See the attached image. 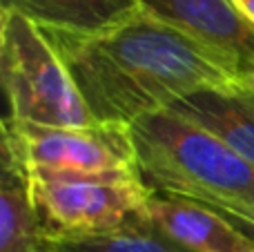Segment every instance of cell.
I'll use <instances>...</instances> for the list:
<instances>
[{
	"label": "cell",
	"instance_id": "8",
	"mask_svg": "<svg viewBox=\"0 0 254 252\" xmlns=\"http://www.w3.org/2000/svg\"><path fill=\"white\" fill-rule=\"evenodd\" d=\"M0 252H58V237L36 208L25 165L0 147Z\"/></svg>",
	"mask_w": 254,
	"mask_h": 252
},
{
	"label": "cell",
	"instance_id": "10",
	"mask_svg": "<svg viewBox=\"0 0 254 252\" xmlns=\"http://www.w3.org/2000/svg\"><path fill=\"white\" fill-rule=\"evenodd\" d=\"M179 116L210 129L243 161L254 165V112L230 92L205 89L181 98L170 107Z\"/></svg>",
	"mask_w": 254,
	"mask_h": 252
},
{
	"label": "cell",
	"instance_id": "5",
	"mask_svg": "<svg viewBox=\"0 0 254 252\" xmlns=\"http://www.w3.org/2000/svg\"><path fill=\"white\" fill-rule=\"evenodd\" d=\"M0 147L9 150L25 170L119 172L138 170L129 125L94 123L85 127H52L2 119Z\"/></svg>",
	"mask_w": 254,
	"mask_h": 252
},
{
	"label": "cell",
	"instance_id": "14",
	"mask_svg": "<svg viewBox=\"0 0 254 252\" xmlns=\"http://www.w3.org/2000/svg\"><path fill=\"white\" fill-rule=\"evenodd\" d=\"M232 2L239 9V13L254 25V0H232Z\"/></svg>",
	"mask_w": 254,
	"mask_h": 252
},
{
	"label": "cell",
	"instance_id": "9",
	"mask_svg": "<svg viewBox=\"0 0 254 252\" xmlns=\"http://www.w3.org/2000/svg\"><path fill=\"white\" fill-rule=\"evenodd\" d=\"M0 9L27 16L45 31L96 34L138 11L136 0H0Z\"/></svg>",
	"mask_w": 254,
	"mask_h": 252
},
{
	"label": "cell",
	"instance_id": "4",
	"mask_svg": "<svg viewBox=\"0 0 254 252\" xmlns=\"http://www.w3.org/2000/svg\"><path fill=\"white\" fill-rule=\"evenodd\" d=\"M36 208L56 237H85L145 226L154 190L138 170H27Z\"/></svg>",
	"mask_w": 254,
	"mask_h": 252
},
{
	"label": "cell",
	"instance_id": "1",
	"mask_svg": "<svg viewBox=\"0 0 254 252\" xmlns=\"http://www.w3.org/2000/svg\"><path fill=\"white\" fill-rule=\"evenodd\" d=\"M45 34L96 123L131 125L196 92H237L254 83L232 63L145 9L96 34Z\"/></svg>",
	"mask_w": 254,
	"mask_h": 252
},
{
	"label": "cell",
	"instance_id": "2",
	"mask_svg": "<svg viewBox=\"0 0 254 252\" xmlns=\"http://www.w3.org/2000/svg\"><path fill=\"white\" fill-rule=\"evenodd\" d=\"M129 132L138 174L154 192L221 212H254V165L210 129L163 110L134 121Z\"/></svg>",
	"mask_w": 254,
	"mask_h": 252
},
{
	"label": "cell",
	"instance_id": "13",
	"mask_svg": "<svg viewBox=\"0 0 254 252\" xmlns=\"http://www.w3.org/2000/svg\"><path fill=\"white\" fill-rule=\"evenodd\" d=\"M230 94H232V96H237L243 105L250 107V110L254 112V83L246 85V87H241V89H237V92H230Z\"/></svg>",
	"mask_w": 254,
	"mask_h": 252
},
{
	"label": "cell",
	"instance_id": "6",
	"mask_svg": "<svg viewBox=\"0 0 254 252\" xmlns=\"http://www.w3.org/2000/svg\"><path fill=\"white\" fill-rule=\"evenodd\" d=\"M140 9L181 29L254 78V25L232 0H136Z\"/></svg>",
	"mask_w": 254,
	"mask_h": 252
},
{
	"label": "cell",
	"instance_id": "11",
	"mask_svg": "<svg viewBox=\"0 0 254 252\" xmlns=\"http://www.w3.org/2000/svg\"><path fill=\"white\" fill-rule=\"evenodd\" d=\"M58 252H181L165 237L145 226H129L103 235L58 237Z\"/></svg>",
	"mask_w": 254,
	"mask_h": 252
},
{
	"label": "cell",
	"instance_id": "12",
	"mask_svg": "<svg viewBox=\"0 0 254 252\" xmlns=\"http://www.w3.org/2000/svg\"><path fill=\"white\" fill-rule=\"evenodd\" d=\"M234 226L241 232H246L248 237L254 241V212L252 214H237V212H223Z\"/></svg>",
	"mask_w": 254,
	"mask_h": 252
},
{
	"label": "cell",
	"instance_id": "7",
	"mask_svg": "<svg viewBox=\"0 0 254 252\" xmlns=\"http://www.w3.org/2000/svg\"><path fill=\"white\" fill-rule=\"evenodd\" d=\"M145 219L181 252H254V241L221 210L192 199L154 192Z\"/></svg>",
	"mask_w": 254,
	"mask_h": 252
},
{
	"label": "cell",
	"instance_id": "3",
	"mask_svg": "<svg viewBox=\"0 0 254 252\" xmlns=\"http://www.w3.org/2000/svg\"><path fill=\"white\" fill-rule=\"evenodd\" d=\"M0 80L7 116L16 121L52 127L96 123L49 36L13 9H0Z\"/></svg>",
	"mask_w": 254,
	"mask_h": 252
}]
</instances>
